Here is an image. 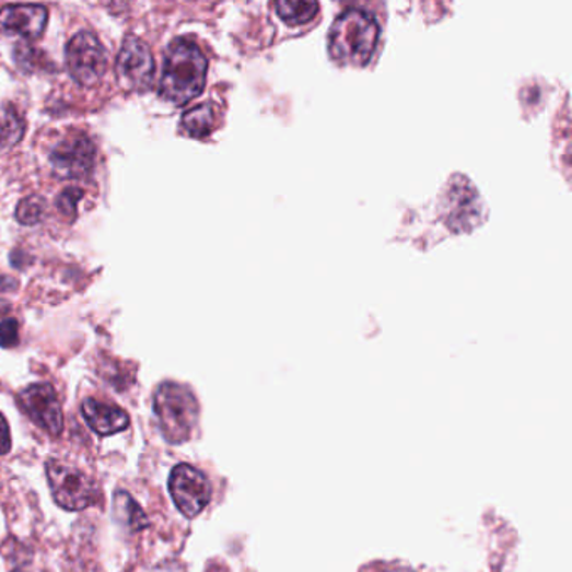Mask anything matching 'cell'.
<instances>
[{
  "mask_svg": "<svg viewBox=\"0 0 572 572\" xmlns=\"http://www.w3.org/2000/svg\"><path fill=\"white\" fill-rule=\"evenodd\" d=\"M21 410L49 435L58 436L65 427L58 393L47 383L27 386L17 396Z\"/></svg>",
  "mask_w": 572,
  "mask_h": 572,
  "instance_id": "obj_8",
  "label": "cell"
},
{
  "mask_svg": "<svg viewBox=\"0 0 572 572\" xmlns=\"http://www.w3.org/2000/svg\"><path fill=\"white\" fill-rule=\"evenodd\" d=\"M19 345V325L15 319H5L0 323V348H14Z\"/></svg>",
  "mask_w": 572,
  "mask_h": 572,
  "instance_id": "obj_19",
  "label": "cell"
},
{
  "mask_svg": "<svg viewBox=\"0 0 572 572\" xmlns=\"http://www.w3.org/2000/svg\"><path fill=\"white\" fill-rule=\"evenodd\" d=\"M46 471L47 482L59 507L77 512L96 502V483L80 468L51 460L47 464Z\"/></svg>",
  "mask_w": 572,
  "mask_h": 572,
  "instance_id": "obj_4",
  "label": "cell"
},
{
  "mask_svg": "<svg viewBox=\"0 0 572 572\" xmlns=\"http://www.w3.org/2000/svg\"><path fill=\"white\" fill-rule=\"evenodd\" d=\"M24 133V122L14 115L0 119V152L17 143Z\"/></svg>",
  "mask_w": 572,
  "mask_h": 572,
  "instance_id": "obj_17",
  "label": "cell"
},
{
  "mask_svg": "<svg viewBox=\"0 0 572 572\" xmlns=\"http://www.w3.org/2000/svg\"><path fill=\"white\" fill-rule=\"evenodd\" d=\"M170 493L178 511L185 517L194 518L202 514L209 505L212 489L202 471L191 465L180 464L173 468L168 480Z\"/></svg>",
  "mask_w": 572,
  "mask_h": 572,
  "instance_id": "obj_7",
  "label": "cell"
},
{
  "mask_svg": "<svg viewBox=\"0 0 572 572\" xmlns=\"http://www.w3.org/2000/svg\"><path fill=\"white\" fill-rule=\"evenodd\" d=\"M81 413H83L91 430L100 436L115 435V433L122 432L130 427V417H128L127 411L115 407V405L93 400V398L83 401Z\"/></svg>",
  "mask_w": 572,
  "mask_h": 572,
  "instance_id": "obj_12",
  "label": "cell"
},
{
  "mask_svg": "<svg viewBox=\"0 0 572 572\" xmlns=\"http://www.w3.org/2000/svg\"><path fill=\"white\" fill-rule=\"evenodd\" d=\"M44 210H46V203L43 198L30 197L24 198L15 210V217L22 225H36L43 220Z\"/></svg>",
  "mask_w": 572,
  "mask_h": 572,
  "instance_id": "obj_16",
  "label": "cell"
},
{
  "mask_svg": "<svg viewBox=\"0 0 572 572\" xmlns=\"http://www.w3.org/2000/svg\"><path fill=\"white\" fill-rule=\"evenodd\" d=\"M11 446V430H9L8 420L0 415V455L9 454Z\"/></svg>",
  "mask_w": 572,
  "mask_h": 572,
  "instance_id": "obj_20",
  "label": "cell"
},
{
  "mask_svg": "<svg viewBox=\"0 0 572 572\" xmlns=\"http://www.w3.org/2000/svg\"><path fill=\"white\" fill-rule=\"evenodd\" d=\"M442 217L451 231L470 232L482 222V203L476 187L467 178L455 177L446 188L442 202Z\"/></svg>",
  "mask_w": 572,
  "mask_h": 572,
  "instance_id": "obj_6",
  "label": "cell"
},
{
  "mask_svg": "<svg viewBox=\"0 0 572 572\" xmlns=\"http://www.w3.org/2000/svg\"><path fill=\"white\" fill-rule=\"evenodd\" d=\"M378 37L380 24L375 15L363 9H348L332 24L329 55L339 65L363 68L375 52Z\"/></svg>",
  "mask_w": 572,
  "mask_h": 572,
  "instance_id": "obj_2",
  "label": "cell"
},
{
  "mask_svg": "<svg viewBox=\"0 0 572 572\" xmlns=\"http://www.w3.org/2000/svg\"><path fill=\"white\" fill-rule=\"evenodd\" d=\"M81 198H83V190H80V188L72 187L62 191L58 198V209L61 210L62 215L74 219L78 212V202H80Z\"/></svg>",
  "mask_w": 572,
  "mask_h": 572,
  "instance_id": "obj_18",
  "label": "cell"
},
{
  "mask_svg": "<svg viewBox=\"0 0 572 572\" xmlns=\"http://www.w3.org/2000/svg\"><path fill=\"white\" fill-rule=\"evenodd\" d=\"M66 65L78 84L94 86L108 68V56L94 34L78 33L66 46Z\"/></svg>",
  "mask_w": 572,
  "mask_h": 572,
  "instance_id": "obj_5",
  "label": "cell"
},
{
  "mask_svg": "<svg viewBox=\"0 0 572 572\" xmlns=\"http://www.w3.org/2000/svg\"><path fill=\"white\" fill-rule=\"evenodd\" d=\"M116 71L122 86L128 90L137 93L150 90L155 77V61L147 44L138 37H128L119 51Z\"/></svg>",
  "mask_w": 572,
  "mask_h": 572,
  "instance_id": "obj_9",
  "label": "cell"
},
{
  "mask_svg": "<svg viewBox=\"0 0 572 572\" xmlns=\"http://www.w3.org/2000/svg\"><path fill=\"white\" fill-rule=\"evenodd\" d=\"M49 162L59 178H86L93 173L96 163V148L90 138L74 135L56 144L49 155Z\"/></svg>",
  "mask_w": 572,
  "mask_h": 572,
  "instance_id": "obj_10",
  "label": "cell"
},
{
  "mask_svg": "<svg viewBox=\"0 0 572 572\" xmlns=\"http://www.w3.org/2000/svg\"><path fill=\"white\" fill-rule=\"evenodd\" d=\"M276 8H278L279 17L292 26L306 24L319 9L316 2H301V0H281Z\"/></svg>",
  "mask_w": 572,
  "mask_h": 572,
  "instance_id": "obj_15",
  "label": "cell"
},
{
  "mask_svg": "<svg viewBox=\"0 0 572 572\" xmlns=\"http://www.w3.org/2000/svg\"><path fill=\"white\" fill-rule=\"evenodd\" d=\"M17 572H21V571H17Z\"/></svg>",
  "mask_w": 572,
  "mask_h": 572,
  "instance_id": "obj_21",
  "label": "cell"
},
{
  "mask_svg": "<svg viewBox=\"0 0 572 572\" xmlns=\"http://www.w3.org/2000/svg\"><path fill=\"white\" fill-rule=\"evenodd\" d=\"M207 58L197 44L173 40L165 52L160 94L165 102L184 106L202 93L206 86Z\"/></svg>",
  "mask_w": 572,
  "mask_h": 572,
  "instance_id": "obj_1",
  "label": "cell"
},
{
  "mask_svg": "<svg viewBox=\"0 0 572 572\" xmlns=\"http://www.w3.org/2000/svg\"><path fill=\"white\" fill-rule=\"evenodd\" d=\"M115 517L130 533H140L141 529L150 526L143 509L125 490L115 493Z\"/></svg>",
  "mask_w": 572,
  "mask_h": 572,
  "instance_id": "obj_13",
  "label": "cell"
},
{
  "mask_svg": "<svg viewBox=\"0 0 572 572\" xmlns=\"http://www.w3.org/2000/svg\"><path fill=\"white\" fill-rule=\"evenodd\" d=\"M49 12L43 5L11 4L0 9V33L26 40L39 39L46 31Z\"/></svg>",
  "mask_w": 572,
  "mask_h": 572,
  "instance_id": "obj_11",
  "label": "cell"
},
{
  "mask_svg": "<svg viewBox=\"0 0 572 572\" xmlns=\"http://www.w3.org/2000/svg\"><path fill=\"white\" fill-rule=\"evenodd\" d=\"M213 125H215V115H213V108L210 105L195 106L182 118V128L188 137H207L213 130Z\"/></svg>",
  "mask_w": 572,
  "mask_h": 572,
  "instance_id": "obj_14",
  "label": "cell"
},
{
  "mask_svg": "<svg viewBox=\"0 0 572 572\" xmlns=\"http://www.w3.org/2000/svg\"><path fill=\"white\" fill-rule=\"evenodd\" d=\"M153 408L166 442L177 445L190 439L200 410L197 398L188 386L173 382L162 383L156 389Z\"/></svg>",
  "mask_w": 572,
  "mask_h": 572,
  "instance_id": "obj_3",
  "label": "cell"
}]
</instances>
